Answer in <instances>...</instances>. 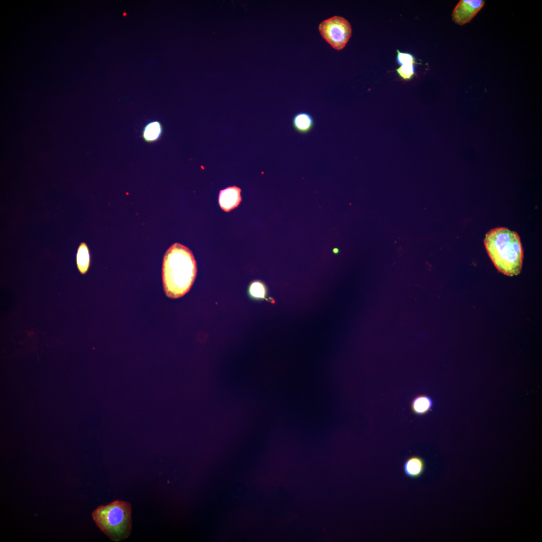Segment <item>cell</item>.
<instances>
[{"mask_svg": "<svg viewBox=\"0 0 542 542\" xmlns=\"http://www.w3.org/2000/svg\"><path fill=\"white\" fill-rule=\"evenodd\" d=\"M197 275V265L191 251L176 243L167 250L163 259L162 279L166 295L176 299L190 289Z\"/></svg>", "mask_w": 542, "mask_h": 542, "instance_id": "1", "label": "cell"}, {"mask_svg": "<svg viewBox=\"0 0 542 542\" xmlns=\"http://www.w3.org/2000/svg\"><path fill=\"white\" fill-rule=\"evenodd\" d=\"M484 242L489 257L500 272L508 276L520 273L523 252L516 232L505 227L495 228L486 233Z\"/></svg>", "mask_w": 542, "mask_h": 542, "instance_id": "2", "label": "cell"}, {"mask_svg": "<svg viewBox=\"0 0 542 542\" xmlns=\"http://www.w3.org/2000/svg\"><path fill=\"white\" fill-rule=\"evenodd\" d=\"M130 503L115 500L98 506L92 513L93 520L109 539L119 541L129 537L132 529Z\"/></svg>", "mask_w": 542, "mask_h": 542, "instance_id": "3", "label": "cell"}, {"mask_svg": "<svg viewBox=\"0 0 542 542\" xmlns=\"http://www.w3.org/2000/svg\"><path fill=\"white\" fill-rule=\"evenodd\" d=\"M319 31L324 40L333 49L341 50L348 43L352 35L350 23L345 18L335 16L321 22Z\"/></svg>", "mask_w": 542, "mask_h": 542, "instance_id": "4", "label": "cell"}, {"mask_svg": "<svg viewBox=\"0 0 542 542\" xmlns=\"http://www.w3.org/2000/svg\"><path fill=\"white\" fill-rule=\"evenodd\" d=\"M485 4L483 0H461L452 13L454 22L460 25L469 22Z\"/></svg>", "mask_w": 542, "mask_h": 542, "instance_id": "5", "label": "cell"}, {"mask_svg": "<svg viewBox=\"0 0 542 542\" xmlns=\"http://www.w3.org/2000/svg\"><path fill=\"white\" fill-rule=\"evenodd\" d=\"M241 201V189L238 187H228L219 192V204L225 212L230 211L237 207Z\"/></svg>", "mask_w": 542, "mask_h": 542, "instance_id": "6", "label": "cell"}, {"mask_svg": "<svg viewBox=\"0 0 542 542\" xmlns=\"http://www.w3.org/2000/svg\"><path fill=\"white\" fill-rule=\"evenodd\" d=\"M426 468L425 461L419 456H412L407 458L403 463V472L411 479H417L424 473Z\"/></svg>", "mask_w": 542, "mask_h": 542, "instance_id": "7", "label": "cell"}, {"mask_svg": "<svg viewBox=\"0 0 542 542\" xmlns=\"http://www.w3.org/2000/svg\"><path fill=\"white\" fill-rule=\"evenodd\" d=\"M292 125L294 128L299 133L306 134L309 132L315 125L314 119L312 116L306 112H300L296 113L293 117Z\"/></svg>", "mask_w": 542, "mask_h": 542, "instance_id": "8", "label": "cell"}, {"mask_svg": "<svg viewBox=\"0 0 542 542\" xmlns=\"http://www.w3.org/2000/svg\"><path fill=\"white\" fill-rule=\"evenodd\" d=\"M433 404V400L430 397L425 394H419L412 400L411 408L414 414L423 416L432 410Z\"/></svg>", "mask_w": 542, "mask_h": 542, "instance_id": "9", "label": "cell"}, {"mask_svg": "<svg viewBox=\"0 0 542 542\" xmlns=\"http://www.w3.org/2000/svg\"><path fill=\"white\" fill-rule=\"evenodd\" d=\"M90 253L86 243L81 242L78 245L76 254L77 268L81 274H85L90 265Z\"/></svg>", "mask_w": 542, "mask_h": 542, "instance_id": "10", "label": "cell"}, {"mask_svg": "<svg viewBox=\"0 0 542 542\" xmlns=\"http://www.w3.org/2000/svg\"><path fill=\"white\" fill-rule=\"evenodd\" d=\"M163 132L161 123L158 121H154L147 123L143 130L144 140L148 143H152L158 140Z\"/></svg>", "mask_w": 542, "mask_h": 542, "instance_id": "11", "label": "cell"}, {"mask_svg": "<svg viewBox=\"0 0 542 542\" xmlns=\"http://www.w3.org/2000/svg\"><path fill=\"white\" fill-rule=\"evenodd\" d=\"M249 292L254 298L263 299L266 295V289L265 285L262 282L256 281L253 282L250 285Z\"/></svg>", "mask_w": 542, "mask_h": 542, "instance_id": "12", "label": "cell"}, {"mask_svg": "<svg viewBox=\"0 0 542 542\" xmlns=\"http://www.w3.org/2000/svg\"><path fill=\"white\" fill-rule=\"evenodd\" d=\"M396 71L398 75L403 79H411L415 74L414 64L401 65L397 69Z\"/></svg>", "mask_w": 542, "mask_h": 542, "instance_id": "13", "label": "cell"}, {"mask_svg": "<svg viewBox=\"0 0 542 542\" xmlns=\"http://www.w3.org/2000/svg\"><path fill=\"white\" fill-rule=\"evenodd\" d=\"M397 61L400 66L406 64H414L415 63V58L409 53H401L397 51Z\"/></svg>", "mask_w": 542, "mask_h": 542, "instance_id": "14", "label": "cell"}, {"mask_svg": "<svg viewBox=\"0 0 542 542\" xmlns=\"http://www.w3.org/2000/svg\"><path fill=\"white\" fill-rule=\"evenodd\" d=\"M333 252L334 253H338L339 252V249L337 248H334L333 249Z\"/></svg>", "mask_w": 542, "mask_h": 542, "instance_id": "15", "label": "cell"}]
</instances>
